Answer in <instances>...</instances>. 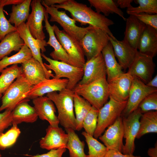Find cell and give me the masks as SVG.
Returning a JSON list of instances; mask_svg holds the SVG:
<instances>
[{
  "label": "cell",
  "mask_w": 157,
  "mask_h": 157,
  "mask_svg": "<svg viewBox=\"0 0 157 157\" xmlns=\"http://www.w3.org/2000/svg\"><path fill=\"white\" fill-rule=\"evenodd\" d=\"M83 68V75L78 84H87L98 79L106 77V68L101 52L86 61Z\"/></svg>",
  "instance_id": "obj_17"
},
{
  "label": "cell",
  "mask_w": 157,
  "mask_h": 157,
  "mask_svg": "<svg viewBox=\"0 0 157 157\" xmlns=\"http://www.w3.org/2000/svg\"><path fill=\"white\" fill-rule=\"evenodd\" d=\"M140 21L147 25L157 30V14L142 13L133 15Z\"/></svg>",
  "instance_id": "obj_42"
},
{
  "label": "cell",
  "mask_w": 157,
  "mask_h": 157,
  "mask_svg": "<svg viewBox=\"0 0 157 157\" xmlns=\"http://www.w3.org/2000/svg\"><path fill=\"white\" fill-rule=\"evenodd\" d=\"M2 94H0V99L2 97Z\"/></svg>",
  "instance_id": "obj_51"
},
{
  "label": "cell",
  "mask_w": 157,
  "mask_h": 157,
  "mask_svg": "<svg viewBox=\"0 0 157 157\" xmlns=\"http://www.w3.org/2000/svg\"><path fill=\"white\" fill-rule=\"evenodd\" d=\"M32 57L30 50L24 44L15 54L10 57L6 56L0 60V73L9 65L22 64Z\"/></svg>",
  "instance_id": "obj_35"
},
{
  "label": "cell",
  "mask_w": 157,
  "mask_h": 157,
  "mask_svg": "<svg viewBox=\"0 0 157 157\" xmlns=\"http://www.w3.org/2000/svg\"><path fill=\"white\" fill-rule=\"evenodd\" d=\"M66 0H44L41 2L43 3L48 6H52L55 5H59L63 3Z\"/></svg>",
  "instance_id": "obj_47"
},
{
  "label": "cell",
  "mask_w": 157,
  "mask_h": 157,
  "mask_svg": "<svg viewBox=\"0 0 157 157\" xmlns=\"http://www.w3.org/2000/svg\"><path fill=\"white\" fill-rule=\"evenodd\" d=\"M46 135L40 141L41 148L50 150L66 147L68 135L62 128L49 125L46 129Z\"/></svg>",
  "instance_id": "obj_20"
},
{
  "label": "cell",
  "mask_w": 157,
  "mask_h": 157,
  "mask_svg": "<svg viewBox=\"0 0 157 157\" xmlns=\"http://www.w3.org/2000/svg\"><path fill=\"white\" fill-rule=\"evenodd\" d=\"M156 92L157 88L149 87L138 78L133 77L126 105L121 116H127L138 108L147 96Z\"/></svg>",
  "instance_id": "obj_12"
},
{
  "label": "cell",
  "mask_w": 157,
  "mask_h": 157,
  "mask_svg": "<svg viewBox=\"0 0 157 157\" xmlns=\"http://www.w3.org/2000/svg\"><path fill=\"white\" fill-rule=\"evenodd\" d=\"M33 86L22 73L3 93L0 112L4 110L12 111L19 104L28 99L27 94Z\"/></svg>",
  "instance_id": "obj_4"
},
{
  "label": "cell",
  "mask_w": 157,
  "mask_h": 157,
  "mask_svg": "<svg viewBox=\"0 0 157 157\" xmlns=\"http://www.w3.org/2000/svg\"><path fill=\"white\" fill-rule=\"evenodd\" d=\"M52 26L57 39L68 55L69 64L83 68L86 61L80 42L63 30L59 29L56 25Z\"/></svg>",
  "instance_id": "obj_7"
},
{
  "label": "cell",
  "mask_w": 157,
  "mask_h": 157,
  "mask_svg": "<svg viewBox=\"0 0 157 157\" xmlns=\"http://www.w3.org/2000/svg\"><path fill=\"white\" fill-rule=\"evenodd\" d=\"M138 108L142 114L151 111H157V92L147 96L140 104Z\"/></svg>",
  "instance_id": "obj_40"
},
{
  "label": "cell",
  "mask_w": 157,
  "mask_h": 157,
  "mask_svg": "<svg viewBox=\"0 0 157 157\" xmlns=\"http://www.w3.org/2000/svg\"><path fill=\"white\" fill-rule=\"evenodd\" d=\"M48 18V14L46 12L44 20L45 22L44 27L49 35V39L46 43L54 49V50L50 53V55L53 60L69 64L68 55L57 39L53 26L49 22Z\"/></svg>",
  "instance_id": "obj_26"
},
{
  "label": "cell",
  "mask_w": 157,
  "mask_h": 157,
  "mask_svg": "<svg viewBox=\"0 0 157 157\" xmlns=\"http://www.w3.org/2000/svg\"><path fill=\"white\" fill-rule=\"evenodd\" d=\"M155 67L153 58L138 51L127 72L146 84L152 78Z\"/></svg>",
  "instance_id": "obj_14"
},
{
  "label": "cell",
  "mask_w": 157,
  "mask_h": 157,
  "mask_svg": "<svg viewBox=\"0 0 157 157\" xmlns=\"http://www.w3.org/2000/svg\"><path fill=\"white\" fill-rule=\"evenodd\" d=\"M137 49L140 53L153 58L157 53V30L145 25L139 38Z\"/></svg>",
  "instance_id": "obj_22"
},
{
  "label": "cell",
  "mask_w": 157,
  "mask_h": 157,
  "mask_svg": "<svg viewBox=\"0 0 157 157\" xmlns=\"http://www.w3.org/2000/svg\"><path fill=\"white\" fill-rule=\"evenodd\" d=\"M146 85L149 87L157 88V75L152 78Z\"/></svg>",
  "instance_id": "obj_50"
},
{
  "label": "cell",
  "mask_w": 157,
  "mask_h": 157,
  "mask_svg": "<svg viewBox=\"0 0 157 157\" xmlns=\"http://www.w3.org/2000/svg\"><path fill=\"white\" fill-rule=\"evenodd\" d=\"M24 0H0V3L4 7L9 5H17L22 3Z\"/></svg>",
  "instance_id": "obj_48"
},
{
  "label": "cell",
  "mask_w": 157,
  "mask_h": 157,
  "mask_svg": "<svg viewBox=\"0 0 157 157\" xmlns=\"http://www.w3.org/2000/svg\"><path fill=\"white\" fill-rule=\"evenodd\" d=\"M0 76V94H3L14 82L22 74V66L15 64L3 69Z\"/></svg>",
  "instance_id": "obj_34"
},
{
  "label": "cell",
  "mask_w": 157,
  "mask_h": 157,
  "mask_svg": "<svg viewBox=\"0 0 157 157\" xmlns=\"http://www.w3.org/2000/svg\"><path fill=\"white\" fill-rule=\"evenodd\" d=\"M0 157H1V155L0 151Z\"/></svg>",
  "instance_id": "obj_52"
},
{
  "label": "cell",
  "mask_w": 157,
  "mask_h": 157,
  "mask_svg": "<svg viewBox=\"0 0 157 157\" xmlns=\"http://www.w3.org/2000/svg\"><path fill=\"white\" fill-rule=\"evenodd\" d=\"M81 134L85 138L88 148L87 157H104L108 150L106 147L85 131Z\"/></svg>",
  "instance_id": "obj_36"
},
{
  "label": "cell",
  "mask_w": 157,
  "mask_h": 157,
  "mask_svg": "<svg viewBox=\"0 0 157 157\" xmlns=\"http://www.w3.org/2000/svg\"><path fill=\"white\" fill-rule=\"evenodd\" d=\"M52 6L68 11L72 18L81 25L88 24L100 28L114 40H117L109 28L114 24V22L104 15L94 11L86 5L74 0H66L62 4Z\"/></svg>",
  "instance_id": "obj_1"
},
{
  "label": "cell",
  "mask_w": 157,
  "mask_h": 157,
  "mask_svg": "<svg viewBox=\"0 0 157 157\" xmlns=\"http://www.w3.org/2000/svg\"><path fill=\"white\" fill-rule=\"evenodd\" d=\"M29 100L20 103L12 111V124L17 125L22 122L32 123L36 121L38 115L34 107L28 104Z\"/></svg>",
  "instance_id": "obj_25"
},
{
  "label": "cell",
  "mask_w": 157,
  "mask_h": 157,
  "mask_svg": "<svg viewBox=\"0 0 157 157\" xmlns=\"http://www.w3.org/2000/svg\"><path fill=\"white\" fill-rule=\"evenodd\" d=\"M133 78L124 72L108 82L109 97L118 101H127Z\"/></svg>",
  "instance_id": "obj_16"
},
{
  "label": "cell",
  "mask_w": 157,
  "mask_h": 157,
  "mask_svg": "<svg viewBox=\"0 0 157 157\" xmlns=\"http://www.w3.org/2000/svg\"><path fill=\"white\" fill-rule=\"evenodd\" d=\"M21 66L23 75L32 85H36L47 79L43 67L33 57L22 63Z\"/></svg>",
  "instance_id": "obj_23"
},
{
  "label": "cell",
  "mask_w": 157,
  "mask_h": 157,
  "mask_svg": "<svg viewBox=\"0 0 157 157\" xmlns=\"http://www.w3.org/2000/svg\"><path fill=\"white\" fill-rule=\"evenodd\" d=\"M104 157H141L133 154H125L119 151L111 149L108 150Z\"/></svg>",
  "instance_id": "obj_45"
},
{
  "label": "cell",
  "mask_w": 157,
  "mask_h": 157,
  "mask_svg": "<svg viewBox=\"0 0 157 157\" xmlns=\"http://www.w3.org/2000/svg\"><path fill=\"white\" fill-rule=\"evenodd\" d=\"M142 113L138 108L126 117H122L125 139L122 153L133 154L135 149V140L139 131V120Z\"/></svg>",
  "instance_id": "obj_10"
},
{
  "label": "cell",
  "mask_w": 157,
  "mask_h": 157,
  "mask_svg": "<svg viewBox=\"0 0 157 157\" xmlns=\"http://www.w3.org/2000/svg\"><path fill=\"white\" fill-rule=\"evenodd\" d=\"M68 80L66 78H54L47 79L38 84L33 85L27 94V98L33 99L42 96L53 92H59L66 88Z\"/></svg>",
  "instance_id": "obj_21"
},
{
  "label": "cell",
  "mask_w": 157,
  "mask_h": 157,
  "mask_svg": "<svg viewBox=\"0 0 157 157\" xmlns=\"http://www.w3.org/2000/svg\"><path fill=\"white\" fill-rule=\"evenodd\" d=\"M104 133L99 138L107 149L116 150L122 153L124 131L122 116L118 118Z\"/></svg>",
  "instance_id": "obj_15"
},
{
  "label": "cell",
  "mask_w": 157,
  "mask_h": 157,
  "mask_svg": "<svg viewBox=\"0 0 157 157\" xmlns=\"http://www.w3.org/2000/svg\"><path fill=\"white\" fill-rule=\"evenodd\" d=\"M104 58L108 82L111 80L124 72L115 58L112 46L109 42L104 47L101 51Z\"/></svg>",
  "instance_id": "obj_27"
},
{
  "label": "cell",
  "mask_w": 157,
  "mask_h": 157,
  "mask_svg": "<svg viewBox=\"0 0 157 157\" xmlns=\"http://www.w3.org/2000/svg\"><path fill=\"white\" fill-rule=\"evenodd\" d=\"M73 102L75 114L76 130L80 131L83 128V121L92 106L87 100L74 92Z\"/></svg>",
  "instance_id": "obj_30"
},
{
  "label": "cell",
  "mask_w": 157,
  "mask_h": 157,
  "mask_svg": "<svg viewBox=\"0 0 157 157\" xmlns=\"http://www.w3.org/2000/svg\"><path fill=\"white\" fill-rule=\"evenodd\" d=\"M68 135L66 148L69 151V157H87L84 151L85 144L81 141L75 130L70 128L65 129Z\"/></svg>",
  "instance_id": "obj_29"
},
{
  "label": "cell",
  "mask_w": 157,
  "mask_h": 157,
  "mask_svg": "<svg viewBox=\"0 0 157 157\" xmlns=\"http://www.w3.org/2000/svg\"><path fill=\"white\" fill-rule=\"evenodd\" d=\"M135 3L139 5L137 7L127 9L126 13L129 15H134L144 13L151 14H157V0H134Z\"/></svg>",
  "instance_id": "obj_37"
},
{
  "label": "cell",
  "mask_w": 157,
  "mask_h": 157,
  "mask_svg": "<svg viewBox=\"0 0 157 157\" xmlns=\"http://www.w3.org/2000/svg\"><path fill=\"white\" fill-rule=\"evenodd\" d=\"M72 90L99 110L108 101L109 97L108 84L106 77L87 84L78 83Z\"/></svg>",
  "instance_id": "obj_3"
},
{
  "label": "cell",
  "mask_w": 157,
  "mask_h": 157,
  "mask_svg": "<svg viewBox=\"0 0 157 157\" xmlns=\"http://www.w3.org/2000/svg\"><path fill=\"white\" fill-rule=\"evenodd\" d=\"M17 30L24 41L25 44L30 50L33 57L38 61L43 67L47 79H50L51 77L54 78V75L52 74L51 71L47 69L45 67L41 56V51L42 53L46 51L45 47L47 44L46 40L34 38L30 33L25 22L19 26L17 28Z\"/></svg>",
  "instance_id": "obj_11"
},
{
  "label": "cell",
  "mask_w": 157,
  "mask_h": 157,
  "mask_svg": "<svg viewBox=\"0 0 157 157\" xmlns=\"http://www.w3.org/2000/svg\"><path fill=\"white\" fill-rule=\"evenodd\" d=\"M66 147H62L57 149L51 150L47 153L41 154L34 156L28 154L24 155L32 157H62L63 153L66 151Z\"/></svg>",
  "instance_id": "obj_44"
},
{
  "label": "cell",
  "mask_w": 157,
  "mask_h": 157,
  "mask_svg": "<svg viewBox=\"0 0 157 157\" xmlns=\"http://www.w3.org/2000/svg\"><path fill=\"white\" fill-rule=\"evenodd\" d=\"M115 2L117 6L121 8H130L133 6L131 3L133 2V0H117L115 1Z\"/></svg>",
  "instance_id": "obj_46"
},
{
  "label": "cell",
  "mask_w": 157,
  "mask_h": 157,
  "mask_svg": "<svg viewBox=\"0 0 157 157\" xmlns=\"http://www.w3.org/2000/svg\"><path fill=\"white\" fill-rule=\"evenodd\" d=\"M74 92L65 88L60 91H55L47 94L55 104L58 110L57 117L59 123L66 128H70L75 131L76 121L74 113Z\"/></svg>",
  "instance_id": "obj_2"
},
{
  "label": "cell",
  "mask_w": 157,
  "mask_h": 157,
  "mask_svg": "<svg viewBox=\"0 0 157 157\" xmlns=\"http://www.w3.org/2000/svg\"><path fill=\"white\" fill-rule=\"evenodd\" d=\"M109 37L102 29L91 26L80 42L87 60L101 52L109 42Z\"/></svg>",
  "instance_id": "obj_9"
},
{
  "label": "cell",
  "mask_w": 157,
  "mask_h": 157,
  "mask_svg": "<svg viewBox=\"0 0 157 157\" xmlns=\"http://www.w3.org/2000/svg\"><path fill=\"white\" fill-rule=\"evenodd\" d=\"M41 3L45 7L46 12L50 15L49 21L58 23L66 33L80 42L92 26L89 25L86 27L78 26L76 25V21L70 18L65 11H60L56 7Z\"/></svg>",
  "instance_id": "obj_8"
},
{
  "label": "cell",
  "mask_w": 157,
  "mask_h": 157,
  "mask_svg": "<svg viewBox=\"0 0 157 157\" xmlns=\"http://www.w3.org/2000/svg\"><path fill=\"white\" fill-rule=\"evenodd\" d=\"M41 56L49 63L44 64L48 70H52L55 73L54 78H63L68 80L66 88L72 90L81 80L83 74V68L72 66L65 63L53 60L41 53Z\"/></svg>",
  "instance_id": "obj_6"
},
{
  "label": "cell",
  "mask_w": 157,
  "mask_h": 157,
  "mask_svg": "<svg viewBox=\"0 0 157 157\" xmlns=\"http://www.w3.org/2000/svg\"><path fill=\"white\" fill-rule=\"evenodd\" d=\"M140 127L136 138L139 139L146 134L157 133V111H151L142 114Z\"/></svg>",
  "instance_id": "obj_31"
},
{
  "label": "cell",
  "mask_w": 157,
  "mask_h": 157,
  "mask_svg": "<svg viewBox=\"0 0 157 157\" xmlns=\"http://www.w3.org/2000/svg\"><path fill=\"white\" fill-rule=\"evenodd\" d=\"M123 40L131 46L137 49L139 38L145 25L133 15L126 18Z\"/></svg>",
  "instance_id": "obj_24"
},
{
  "label": "cell",
  "mask_w": 157,
  "mask_h": 157,
  "mask_svg": "<svg viewBox=\"0 0 157 157\" xmlns=\"http://www.w3.org/2000/svg\"><path fill=\"white\" fill-rule=\"evenodd\" d=\"M99 111V110L92 106L83 122L85 131L93 136L97 126Z\"/></svg>",
  "instance_id": "obj_39"
},
{
  "label": "cell",
  "mask_w": 157,
  "mask_h": 157,
  "mask_svg": "<svg viewBox=\"0 0 157 157\" xmlns=\"http://www.w3.org/2000/svg\"><path fill=\"white\" fill-rule=\"evenodd\" d=\"M11 111L6 110L0 113V133L12 124Z\"/></svg>",
  "instance_id": "obj_43"
},
{
  "label": "cell",
  "mask_w": 157,
  "mask_h": 157,
  "mask_svg": "<svg viewBox=\"0 0 157 157\" xmlns=\"http://www.w3.org/2000/svg\"><path fill=\"white\" fill-rule=\"evenodd\" d=\"M31 2V0H24L19 4L13 5L8 20L11 24H14L16 28L27 19Z\"/></svg>",
  "instance_id": "obj_32"
},
{
  "label": "cell",
  "mask_w": 157,
  "mask_h": 157,
  "mask_svg": "<svg viewBox=\"0 0 157 157\" xmlns=\"http://www.w3.org/2000/svg\"><path fill=\"white\" fill-rule=\"evenodd\" d=\"M4 6L0 3V41L8 34L17 31L5 17L3 12Z\"/></svg>",
  "instance_id": "obj_41"
},
{
  "label": "cell",
  "mask_w": 157,
  "mask_h": 157,
  "mask_svg": "<svg viewBox=\"0 0 157 157\" xmlns=\"http://www.w3.org/2000/svg\"><path fill=\"white\" fill-rule=\"evenodd\" d=\"M109 100L99 110L97 126L93 137L97 139L101 136L106 128L121 116L127 101H117L109 97Z\"/></svg>",
  "instance_id": "obj_5"
},
{
  "label": "cell",
  "mask_w": 157,
  "mask_h": 157,
  "mask_svg": "<svg viewBox=\"0 0 157 157\" xmlns=\"http://www.w3.org/2000/svg\"><path fill=\"white\" fill-rule=\"evenodd\" d=\"M21 133L17 125L12 126L6 133H0V149L5 150L13 145Z\"/></svg>",
  "instance_id": "obj_38"
},
{
  "label": "cell",
  "mask_w": 157,
  "mask_h": 157,
  "mask_svg": "<svg viewBox=\"0 0 157 157\" xmlns=\"http://www.w3.org/2000/svg\"><path fill=\"white\" fill-rule=\"evenodd\" d=\"M24 44L17 30L8 34L0 42V60L13 51L18 52Z\"/></svg>",
  "instance_id": "obj_28"
},
{
  "label": "cell",
  "mask_w": 157,
  "mask_h": 157,
  "mask_svg": "<svg viewBox=\"0 0 157 157\" xmlns=\"http://www.w3.org/2000/svg\"><path fill=\"white\" fill-rule=\"evenodd\" d=\"M41 0L31 1L32 11L26 23L29 32L35 39L44 40L45 38L43 31V21L44 20L46 9L42 5Z\"/></svg>",
  "instance_id": "obj_13"
},
{
  "label": "cell",
  "mask_w": 157,
  "mask_h": 157,
  "mask_svg": "<svg viewBox=\"0 0 157 157\" xmlns=\"http://www.w3.org/2000/svg\"><path fill=\"white\" fill-rule=\"evenodd\" d=\"M114 55L122 69H128L134 61L138 51L131 46L123 40H114L109 36Z\"/></svg>",
  "instance_id": "obj_18"
},
{
  "label": "cell",
  "mask_w": 157,
  "mask_h": 157,
  "mask_svg": "<svg viewBox=\"0 0 157 157\" xmlns=\"http://www.w3.org/2000/svg\"><path fill=\"white\" fill-rule=\"evenodd\" d=\"M90 6L94 7L96 12L100 13H102L105 16H108L110 14L115 13L124 20L126 18L124 13L119 8L114 1L113 0H88Z\"/></svg>",
  "instance_id": "obj_33"
},
{
  "label": "cell",
  "mask_w": 157,
  "mask_h": 157,
  "mask_svg": "<svg viewBox=\"0 0 157 157\" xmlns=\"http://www.w3.org/2000/svg\"><path fill=\"white\" fill-rule=\"evenodd\" d=\"M33 103L40 119L47 121L51 126H58L59 122L55 114L56 110L54 104L51 100L47 96H42L33 99Z\"/></svg>",
  "instance_id": "obj_19"
},
{
  "label": "cell",
  "mask_w": 157,
  "mask_h": 157,
  "mask_svg": "<svg viewBox=\"0 0 157 157\" xmlns=\"http://www.w3.org/2000/svg\"><path fill=\"white\" fill-rule=\"evenodd\" d=\"M147 153L148 155L150 157H157V142L154 147L150 148L148 149Z\"/></svg>",
  "instance_id": "obj_49"
}]
</instances>
